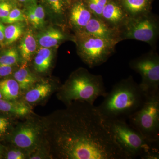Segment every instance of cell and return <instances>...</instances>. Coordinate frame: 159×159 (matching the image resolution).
<instances>
[{"mask_svg":"<svg viewBox=\"0 0 159 159\" xmlns=\"http://www.w3.org/2000/svg\"><path fill=\"white\" fill-rule=\"evenodd\" d=\"M42 121L43 143L52 158L130 159L94 104L74 101Z\"/></svg>","mask_w":159,"mask_h":159,"instance_id":"6da1fadb","label":"cell"},{"mask_svg":"<svg viewBox=\"0 0 159 159\" xmlns=\"http://www.w3.org/2000/svg\"><path fill=\"white\" fill-rule=\"evenodd\" d=\"M147 97L130 76L114 84L97 108L107 120L126 121L142 107Z\"/></svg>","mask_w":159,"mask_h":159,"instance_id":"7a4b0ae2","label":"cell"},{"mask_svg":"<svg viewBox=\"0 0 159 159\" xmlns=\"http://www.w3.org/2000/svg\"><path fill=\"white\" fill-rule=\"evenodd\" d=\"M107 93L102 76L82 68L74 72L60 88L58 97L66 106L74 101L94 104L97 98L104 97Z\"/></svg>","mask_w":159,"mask_h":159,"instance_id":"3957f363","label":"cell"},{"mask_svg":"<svg viewBox=\"0 0 159 159\" xmlns=\"http://www.w3.org/2000/svg\"><path fill=\"white\" fill-rule=\"evenodd\" d=\"M107 121L117 142L130 159H159V143L148 140L126 121Z\"/></svg>","mask_w":159,"mask_h":159,"instance_id":"277c9868","label":"cell"},{"mask_svg":"<svg viewBox=\"0 0 159 159\" xmlns=\"http://www.w3.org/2000/svg\"><path fill=\"white\" fill-rule=\"evenodd\" d=\"M74 40L80 57L90 68L106 62L115 53L118 44L83 32L75 34Z\"/></svg>","mask_w":159,"mask_h":159,"instance_id":"5b68a950","label":"cell"},{"mask_svg":"<svg viewBox=\"0 0 159 159\" xmlns=\"http://www.w3.org/2000/svg\"><path fill=\"white\" fill-rule=\"evenodd\" d=\"M121 41L133 39L148 43L155 50L159 36L157 16L149 12L134 17H128L119 29Z\"/></svg>","mask_w":159,"mask_h":159,"instance_id":"8992f818","label":"cell"},{"mask_svg":"<svg viewBox=\"0 0 159 159\" xmlns=\"http://www.w3.org/2000/svg\"><path fill=\"white\" fill-rule=\"evenodd\" d=\"M128 120L146 139L159 143V92L147 95L142 107Z\"/></svg>","mask_w":159,"mask_h":159,"instance_id":"52a82bcc","label":"cell"},{"mask_svg":"<svg viewBox=\"0 0 159 159\" xmlns=\"http://www.w3.org/2000/svg\"><path fill=\"white\" fill-rule=\"evenodd\" d=\"M129 66L141 75L139 84L147 95L159 92V55L155 49L131 60Z\"/></svg>","mask_w":159,"mask_h":159,"instance_id":"ba28073f","label":"cell"},{"mask_svg":"<svg viewBox=\"0 0 159 159\" xmlns=\"http://www.w3.org/2000/svg\"><path fill=\"white\" fill-rule=\"evenodd\" d=\"M11 133V140L14 146L30 154L42 142V121L29 119L17 125Z\"/></svg>","mask_w":159,"mask_h":159,"instance_id":"9c48e42d","label":"cell"},{"mask_svg":"<svg viewBox=\"0 0 159 159\" xmlns=\"http://www.w3.org/2000/svg\"><path fill=\"white\" fill-rule=\"evenodd\" d=\"M68 9L70 27L75 31V34L82 32L93 15L83 0H75L71 3Z\"/></svg>","mask_w":159,"mask_h":159,"instance_id":"30bf717a","label":"cell"},{"mask_svg":"<svg viewBox=\"0 0 159 159\" xmlns=\"http://www.w3.org/2000/svg\"><path fill=\"white\" fill-rule=\"evenodd\" d=\"M81 32L117 43L121 42L119 30L112 28L101 19L94 16Z\"/></svg>","mask_w":159,"mask_h":159,"instance_id":"8fae6325","label":"cell"},{"mask_svg":"<svg viewBox=\"0 0 159 159\" xmlns=\"http://www.w3.org/2000/svg\"><path fill=\"white\" fill-rule=\"evenodd\" d=\"M128 17L118 0H110L103 8L100 18L112 28L119 30Z\"/></svg>","mask_w":159,"mask_h":159,"instance_id":"7c38bea8","label":"cell"},{"mask_svg":"<svg viewBox=\"0 0 159 159\" xmlns=\"http://www.w3.org/2000/svg\"><path fill=\"white\" fill-rule=\"evenodd\" d=\"M67 39V35L63 31L52 27L41 31L36 38L37 43L41 47L48 48L57 47Z\"/></svg>","mask_w":159,"mask_h":159,"instance_id":"4fadbf2b","label":"cell"},{"mask_svg":"<svg viewBox=\"0 0 159 159\" xmlns=\"http://www.w3.org/2000/svg\"><path fill=\"white\" fill-rule=\"evenodd\" d=\"M153 0H118L129 17H134L151 11Z\"/></svg>","mask_w":159,"mask_h":159,"instance_id":"5bb4252c","label":"cell"},{"mask_svg":"<svg viewBox=\"0 0 159 159\" xmlns=\"http://www.w3.org/2000/svg\"><path fill=\"white\" fill-rule=\"evenodd\" d=\"M37 44L32 31L29 30L26 31L19 47L20 54L24 62L27 63L31 61L32 56L36 52Z\"/></svg>","mask_w":159,"mask_h":159,"instance_id":"9a60e30c","label":"cell"},{"mask_svg":"<svg viewBox=\"0 0 159 159\" xmlns=\"http://www.w3.org/2000/svg\"><path fill=\"white\" fill-rule=\"evenodd\" d=\"M0 111L18 116H26L31 112V107L25 102L14 100L0 99Z\"/></svg>","mask_w":159,"mask_h":159,"instance_id":"2e32d148","label":"cell"},{"mask_svg":"<svg viewBox=\"0 0 159 159\" xmlns=\"http://www.w3.org/2000/svg\"><path fill=\"white\" fill-rule=\"evenodd\" d=\"M53 87L48 82L38 84L27 91L25 99L28 103H35L41 101L50 95Z\"/></svg>","mask_w":159,"mask_h":159,"instance_id":"e0dca14e","label":"cell"},{"mask_svg":"<svg viewBox=\"0 0 159 159\" xmlns=\"http://www.w3.org/2000/svg\"><path fill=\"white\" fill-rule=\"evenodd\" d=\"M27 64V62H23L20 68L13 74L14 79L18 83L21 90L28 91L37 81V78L28 68Z\"/></svg>","mask_w":159,"mask_h":159,"instance_id":"ac0fdd59","label":"cell"},{"mask_svg":"<svg viewBox=\"0 0 159 159\" xmlns=\"http://www.w3.org/2000/svg\"><path fill=\"white\" fill-rule=\"evenodd\" d=\"M53 56L52 49L43 47L40 48L34 59V68L35 70L39 73L47 72L51 66Z\"/></svg>","mask_w":159,"mask_h":159,"instance_id":"d6986e66","label":"cell"},{"mask_svg":"<svg viewBox=\"0 0 159 159\" xmlns=\"http://www.w3.org/2000/svg\"><path fill=\"white\" fill-rule=\"evenodd\" d=\"M20 90L19 85L15 79H7L0 81V91L4 99L16 100Z\"/></svg>","mask_w":159,"mask_h":159,"instance_id":"ffe728a7","label":"cell"},{"mask_svg":"<svg viewBox=\"0 0 159 159\" xmlns=\"http://www.w3.org/2000/svg\"><path fill=\"white\" fill-rule=\"evenodd\" d=\"M25 28L23 22L13 23L5 27L4 44L9 45L17 41L22 35Z\"/></svg>","mask_w":159,"mask_h":159,"instance_id":"44dd1931","label":"cell"},{"mask_svg":"<svg viewBox=\"0 0 159 159\" xmlns=\"http://www.w3.org/2000/svg\"><path fill=\"white\" fill-rule=\"evenodd\" d=\"M18 51L15 48H9L0 53V65L14 66L19 62Z\"/></svg>","mask_w":159,"mask_h":159,"instance_id":"7402d4cb","label":"cell"},{"mask_svg":"<svg viewBox=\"0 0 159 159\" xmlns=\"http://www.w3.org/2000/svg\"><path fill=\"white\" fill-rule=\"evenodd\" d=\"M54 14L62 19L68 10L71 2L70 0H46Z\"/></svg>","mask_w":159,"mask_h":159,"instance_id":"603a6c76","label":"cell"},{"mask_svg":"<svg viewBox=\"0 0 159 159\" xmlns=\"http://www.w3.org/2000/svg\"><path fill=\"white\" fill-rule=\"evenodd\" d=\"M110 0H83L94 16L99 18L106 5Z\"/></svg>","mask_w":159,"mask_h":159,"instance_id":"cb8c5ba5","label":"cell"},{"mask_svg":"<svg viewBox=\"0 0 159 159\" xmlns=\"http://www.w3.org/2000/svg\"><path fill=\"white\" fill-rule=\"evenodd\" d=\"M27 18L25 15L23 13L22 10L17 8L11 9L9 15L2 19V22L6 24H11L17 22H23L27 21Z\"/></svg>","mask_w":159,"mask_h":159,"instance_id":"d4e9b609","label":"cell"},{"mask_svg":"<svg viewBox=\"0 0 159 159\" xmlns=\"http://www.w3.org/2000/svg\"><path fill=\"white\" fill-rule=\"evenodd\" d=\"M28 7L31 9L35 16L37 22L36 29L42 28L44 25L45 19V13L43 6L35 2L29 4Z\"/></svg>","mask_w":159,"mask_h":159,"instance_id":"484cf974","label":"cell"},{"mask_svg":"<svg viewBox=\"0 0 159 159\" xmlns=\"http://www.w3.org/2000/svg\"><path fill=\"white\" fill-rule=\"evenodd\" d=\"M29 153L25 150L16 147L8 151L6 154L7 159H25L29 157Z\"/></svg>","mask_w":159,"mask_h":159,"instance_id":"4316f807","label":"cell"},{"mask_svg":"<svg viewBox=\"0 0 159 159\" xmlns=\"http://www.w3.org/2000/svg\"><path fill=\"white\" fill-rule=\"evenodd\" d=\"M11 129V121L8 117L0 116V138L10 134Z\"/></svg>","mask_w":159,"mask_h":159,"instance_id":"83f0119b","label":"cell"},{"mask_svg":"<svg viewBox=\"0 0 159 159\" xmlns=\"http://www.w3.org/2000/svg\"><path fill=\"white\" fill-rule=\"evenodd\" d=\"M13 8V4L9 1L0 2V19L6 17Z\"/></svg>","mask_w":159,"mask_h":159,"instance_id":"f1b7e54d","label":"cell"},{"mask_svg":"<svg viewBox=\"0 0 159 159\" xmlns=\"http://www.w3.org/2000/svg\"><path fill=\"white\" fill-rule=\"evenodd\" d=\"M13 66L0 65V77H6L12 74L13 70Z\"/></svg>","mask_w":159,"mask_h":159,"instance_id":"f546056e","label":"cell"},{"mask_svg":"<svg viewBox=\"0 0 159 159\" xmlns=\"http://www.w3.org/2000/svg\"><path fill=\"white\" fill-rule=\"evenodd\" d=\"M5 27L2 23L0 22V42H4L5 38Z\"/></svg>","mask_w":159,"mask_h":159,"instance_id":"4dcf8cb0","label":"cell"},{"mask_svg":"<svg viewBox=\"0 0 159 159\" xmlns=\"http://www.w3.org/2000/svg\"><path fill=\"white\" fill-rule=\"evenodd\" d=\"M20 2L26 3V4H30L31 3L36 2V0H17Z\"/></svg>","mask_w":159,"mask_h":159,"instance_id":"1f68e13d","label":"cell"},{"mask_svg":"<svg viewBox=\"0 0 159 159\" xmlns=\"http://www.w3.org/2000/svg\"><path fill=\"white\" fill-rule=\"evenodd\" d=\"M2 149L1 146H0V157H2Z\"/></svg>","mask_w":159,"mask_h":159,"instance_id":"d6a6232c","label":"cell"},{"mask_svg":"<svg viewBox=\"0 0 159 159\" xmlns=\"http://www.w3.org/2000/svg\"><path fill=\"white\" fill-rule=\"evenodd\" d=\"M16 0H0V2H4V1H15Z\"/></svg>","mask_w":159,"mask_h":159,"instance_id":"836d02e7","label":"cell"},{"mask_svg":"<svg viewBox=\"0 0 159 159\" xmlns=\"http://www.w3.org/2000/svg\"><path fill=\"white\" fill-rule=\"evenodd\" d=\"M2 94L1 93V91H0V99H2Z\"/></svg>","mask_w":159,"mask_h":159,"instance_id":"e575fe53","label":"cell"}]
</instances>
